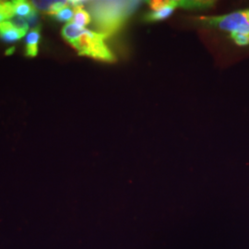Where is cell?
I'll use <instances>...</instances> for the list:
<instances>
[{"mask_svg":"<svg viewBox=\"0 0 249 249\" xmlns=\"http://www.w3.org/2000/svg\"><path fill=\"white\" fill-rule=\"evenodd\" d=\"M139 5L140 2L136 1L93 2L90 5V10L100 34L107 37L124 25Z\"/></svg>","mask_w":249,"mask_h":249,"instance_id":"6da1fadb","label":"cell"},{"mask_svg":"<svg viewBox=\"0 0 249 249\" xmlns=\"http://www.w3.org/2000/svg\"><path fill=\"white\" fill-rule=\"evenodd\" d=\"M106 38L107 36L100 33L85 30V32L71 45L80 55H86L102 61L113 62L116 58L106 44Z\"/></svg>","mask_w":249,"mask_h":249,"instance_id":"7a4b0ae2","label":"cell"},{"mask_svg":"<svg viewBox=\"0 0 249 249\" xmlns=\"http://www.w3.org/2000/svg\"><path fill=\"white\" fill-rule=\"evenodd\" d=\"M200 20L208 26L218 28L230 33L249 31V24L244 11H235L223 16L204 17Z\"/></svg>","mask_w":249,"mask_h":249,"instance_id":"3957f363","label":"cell"},{"mask_svg":"<svg viewBox=\"0 0 249 249\" xmlns=\"http://www.w3.org/2000/svg\"><path fill=\"white\" fill-rule=\"evenodd\" d=\"M26 33L18 29L11 21H3L0 23V38L6 42L18 41Z\"/></svg>","mask_w":249,"mask_h":249,"instance_id":"277c9868","label":"cell"},{"mask_svg":"<svg viewBox=\"0 0 249 249\" xmlns=\"http://www.w3.org/2000/svg\"><path fill=\"white\" fill-rule=\"evenodd\" d=\"M40 27H35L29 32L26 37L25 53L28 56H36L38 53V44L40 41Z\"/></svg>","mask_w":249,"mask_h":249,"instance_id":"5b68a950","label":"cell"},{"mask_svg":"<svg viewBox=\"0 0 249 249\" xmlns=\"http://www.w3.org/2000/svg\"><path fill=\"white\" fill-rule=\"evenodd\" d=\"M12 5L14 9V14L19 18H29L36 13V8L34 4H32L31 2L18 0L13 1Z\"/></svg>","mask_w":249,"mask_h":249,"instance_id":"8992f818","label":"cell"},{"mask_svg":"<svg viewBox=\"0 0 249 249\" xmlns=\"http://www.w3.org/2000/svg\"><path fill=\"white\" fill-rule=\"evenodd\" d=\"M85 28L77 26L73 22H69L62 29V36L70 44H71L85 32Z\"/></svg>","mask_w":249,"mask_h":249,"instance_id":"52a82bcc","label":"cell"},{"mask_svg":"<svg viewBox=\"0 0 249 249\" xmlns=\"http://www.w3.org/2000/svg\"><path fill=\"white\" fill-rule=\"evenodd\" d=\"M14 15L12 2L0 1V23L5 21V19L13 18Z\"/></svg>","mask_w":249,"mask_h":249,"instance_id":"ba28073f","label":"cell"},{"mask_svg":"<svg viewBox=\"0 0 249 249\" xmlns=\"http://www.w3.org/2000/svg\"><path fill=\"white\" fill-rule=\"evenodd\" d=\"M53 16L61 21L71 22L73 17H74V9L71 6V4H69L68 6L58 10Z\"/></svg>","mask_w":249,"mask_h":249,"instance_id":"9c48e42d","label":"cell"},{"mask_svg":"<svg viewBox=\"0 0 249 249\" xmlns=\"http://www.w3.org/2000/svg\"><path fill=\"white\" fill-rule=\"evenodd\" d=\"M231 40L236 45H249V31L246 32H233L231 33Z\"/></svg>","mask_w":249,"mask_h":249,"instance_id":"30bf717a","label":"cell"},{"mask_svg":"<svg viewBox=\"0 0 249 249\" xmlns=\"http://www.w3.org/2000/svg\"><path fill=\"white\" fill-rule=\"evenodd\" d=\"M54 1H34V6L41 11H44L45 13H48L50 9L53 6Z\"/></svg>","mask_w":249,"mask_h":249,"instance_id":"8fae6325","label":"cell"},{"mask_svg":"<svg viewBox=\"0 0 249 249\" xmlns=\"http://www.w3.org/2000/svg\"><path fill=\"white\" fill-rule=\"evenodd\" d=\"M11 22L17 27L19 30H22L24 32L28 31V28H29V24H28V21H27L26 18H19V17H15L14 18H12Z\"/></svg>","mask_w":249,"mask_h":249,"instance_id":"7c38bea8","label":"cell"},{"mask_svg":"<svg viewBox=\"0 0 249 249\" xmlns=\"http://www.w3.org/2000/svg\"><path fill=\"white\" fill-rule=\"evenodd\" d=\"M245 14H246V17H247L249 24V10H245Z\"/></svg>","mask_w":249,"mask_h":249,"instance_id":"4fadbf2b","label":"cell"}]
</instances>
